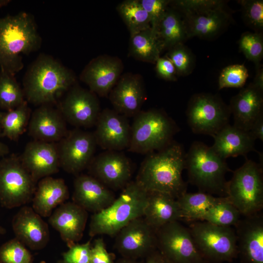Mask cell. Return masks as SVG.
Returning a JSON list of instances; mask_svg holds the SVG:
<instances>
[{"label": "cell", "mask_w": 263, "mask_h": 263, "mask_svg": "<svg viewBox=\"0 0 263 263\" xmlns=\"http://www.w3.org/2000/svg\"><path fill=\"white\" fill-rule=\"evenodd\" d=\"M241 215L239 210L225 196L222 201L207 211L200 221L220 226L231 227L236 225Z\"/></svg>", "instance_id": "36"}, {"label": "cell", "mask_w": 263, "mask_h": 263, "mask_svg": "<svg viewBox=\"0 0 263 263\" xmlns=\"http://www.w3.org/2000/svg\"><path fill=\"white\" fill-rule=\"evenodd\" d=\"M87 168L90 175L110 189H122L131 181L132 163L119 151H106L94 157Z\"/></svg>", "instance_id": "15"}, {"label": "cell", "mask_w": 263, "mask_h": 263, "mask_svg": "<svg viewBox=\"0 0 263 263\" xmlns=\"http://www.w3.org/2000/svg\"><path fill=\"white\" fill-rule=\"evenodd\" d=\"M226 197L241 215L259 213L263 207V164L246 159L227 182Z\"/></svg>", "instance_id": "7"}, {"label": "cell", "mask_w": 263, "mask_h": 263, "mask_svg": "<svg viewBox=\"0 0 263 263\" xmlns=\"http://www.w3.org/2000/svg\"><path fill=\"white\" fill-rule=\"evenodd\" d=\"M214 143L212 150L222 158L245 156L255 151V141L249 131H245L234 125L227 124L212 136Z\"/></svg>", "instance_id": "28"}, {"label": "cell", "mask_w": 263, "mask_h": 263, "mask_svg": "<svg viewBox=\"0 0 263 263\" xmlns=\"http://www.w3.org/2000/svg\"><path fill=\"white\" fill-rule=\"evenodd\" d=\"M256 74L253 82L257 88L263 91V69L261 65L256 67Z\"/></svg>", "instance_id": "49"}, {"label": "cell", "mask_w": 263, "mask_h": 263, "mask_svg": "<svg viewBox=\"0 0 263 263\" xmlns=\"http://www.w3.org/2000/svg\"><path fill=\"white\" fill-rule=\"evenodd\" d=\"M229 106L217 95L198 93L193 95L186 111L187 121L197 134L213 136L229 124Z\"/></svg>", "instance_id": "10"}, {"label": "cell", "mask_w": 263, "mask_h": 263, "mask_svg": "<svg viewBox=\"0 0 263 263\" xmlns=\"http://www.w3.org/2000/svg\"><path fill=\"white\" fill-rule=\"evenodd\" d=\"M188 229L206 263L230 262L237 256L236 231L231 227L220 226L203 221L191 224Z\"/></svg>", "instance_id": "8"}, {"label": "cell", "mask_w": 263, "mask_h": 263, "mask_svg": "<svg viewBox=\"0 0 263 263\" xmlns=\"http://www.w3.org/2000/svg\"><path fill=\"white\" fill-rule=\"evenodd\" d=\"M182 15L188 38L197 37L210 39L217 37L226 29L232 19L226 5Z\"/></svg>", "instance_id": "21"}, {"label": "cell", "mask_w": 263, "mask_h": 263, "mask_svg": "<svg viewBox=\"0 0 263 263\" xmlns=\"http://www.w3.org/2000/svg\"><path fill=\"white\" fill-rule=\"evenodd\" d=\"M117 10L130 35L151 27L149 16L139 0H124L118 4Z\"/></svg>", "instance_id": "34"}, {"label": "cell", "mask_w": 263, "mask_h": 263, "mask_svg": "<svg viewBox=\"0 0 263 263\" xmlns=\"http://www.w3.org/2000/svg\"><path fill=\"white\" fill-rule=\"evenodd\" d=\"M123 69V63L118 57L101 55L87 64L80 79L96 95L107 97L121 76Z\"/></svg>", "instance_id": "16"}, {"label": "cell", "mask_w": 263, "mask_h": 263, "mask_svg": "<svg viewBox=\"0 0 263 263\" xmlns=\"http://www.w3.org/2000/svg\"><path fill=\"white\" fill-rule=\"evenodd\" d=\"M240 50L249 61L259 66L263 57V36L262 33L249 31L243 33L238 41Z\"/></svg>", "instance_id": "37"}, {"label": "cell", "mask_w": 263, "mask_h": 263, "mask_svg": "<svg viewBox=\"0 0 263 263\" xmlns=\"http://www.w3.org/2000/svg\"><path fill=\"white\" fill-rule=\"evenodd\" d=\"M37 183L23 166L19 156L0 158V204L8 209L32 202Z\"/></svg>", "instance_id": "9"}, {"label": "cell", "mask_w": 263, "mask_h": 263, "mask_svg": "<svg viewBox=\"0 0 263 263\" xmlns=\"http://www.w3.org/2000/svg\"><path fill=\"white\" fill-rule=\"evenodd\" d=\"M164 49L157 32L151 27L130 35L129 53L137 60L155 64Z\"/></svg>", "instance_id": "30"}, {"label": "cell", "mask_w": 263, "mask_h": 263, "mask_svg": "<svg viewBox=\"0 0 263 263\" xmlns=\"http://www.w3.org/2000/svg\"></svg>", "instance_id": "55"}, {"label": "cell", "mask_w": 263, "mask_h": 263, "mask_svg": "<svg viewBox=\"0 0 263 263\" xmlns=\"http://www.w3.org/2000/svg\"><path fill=\"white\" fill-rule=\"evenodd\" d=\"M76 83L74 73L51 56L40 54L23 80L26 101L36 106L53 105Z\"/></svg>", "instance_id": "2"}, {"label": "cell", "mask_w": 263, "mask_h": 263, "mask_svg": "<svg viewBox=\"0 0 263 263\" xmlns=\"http://www.w3.org/2000/svg\"><path fill=\"white\" fill-rule=\"evenodd\" d=\"M41 44L37 24L29 13L0 18V68L14 75L24 66L21 55L37 51Z\"/></svg>", "instance_id": "3"}, {"label": "cell", "mask_w": 263, "mask_h": 263, "mask_svg": "<svg viewBox=\"0 0 263 263\" xmlns=\"http://www.w3.org/2000/svg\"><path fill=\"white\" fill-rule=\"evenodd\" d=\"M229 107L233 116V125L248 132L263 114V91L251 83L232 97Z\"/></svg>", "instance_id": "26"}, {"label": "cell", "mask_w": 263, "mask_h": 263, "mask_svg": "<svg viewBox=\"0 0 263 263\" xmlns=\"http://www.w3.org/2000/svg\"><path fill=\"white\" fill-rule=\"evenodd\" d=\"M115 198L111 189L90 175H78L74 180L72 201L88 212L102 211Z\"/></svg>", "instance_id": "25"}, {"label": "cell", "mask_w": 263, "mask_h": 263, "mask_svg": "<svg viewBox=\"0 0 263 263\" xmlns=\"http://www.w3.org/2000/svg\"><path fill=\"white\" fill-rule=\"evenodd\" d=\"M108 96L114 111L127 117L135 116L146 99L141 76L131 73L122 75Z\"/></svg>", "instance_id": "19"}, {"label": "cell", "mask_w": 263, "mask_h": 263, "mask_svg": "<svg viewBox=\"0 0 263 263\" xmlns=\"http://www.w3.org/2000/svg\"><path fill=\"white\" fill-rule=\"evenodd\" d=\"M238 253L244 263H263V216H245L235 225Z\"/></svg>", "instance_id": "23"}, {"label": "cell", "mask_w": 263, "mask_h": 263, "mask_svg": "<svg viewBox=\"0 0 263 263\" xmlns=\"http://www.w3.org/2000/svg\"><path fill=\"white\" fill-rule=\"evenodd\" d=\"M66 123L58 108L42 105L31 113L27 131L33 140L57 143L68 132Z\"/></svg>", "instance_id": "24"}, {"label": "cell", "mask_w": 263, "mask_h": 263, "mask_svg": "<svg viewBox=\"0 0 263 263\" xmlns=\"http://www.w3.org/2000/svg\"><path fill=\"white\" fill-rule=\"evenodd\" d=\"M139 1L149 16L151 28L157 32L159 23L171 0H139Z\"/></svg>", "instance_id": "44"}, {"label": "cell", "mask_w": 263, "mask_h": 263, "mask_svg": "<svg viewBox=\"0 0 263 263\" xmlns=\"http://www.w3.org/2000/svg\"><path fill=\"white\" fill-rule=\"evenodd\" d=\"M88 218L85 209L73 201L65 202L53 211L48 223L68 247L82 239Z\"/></svg>", "instance_id": "22"}, {"label": "cell", "mask_w": 263, "mask_h": 263, "mask_svg": "<svg viewBox=\"0 0 263 263\" xmlns=\"http://www.w3.org/2000/svg\"><path fill=\"white\" fill-rule=\"evenodd\" d=\"M60 168L78 174L87 168L97 145L94 132L75 128L57 142Z\"/></svg>", "instance_id": "12"}, {"label": "cell", "mask_w": 263, "mask_h": 263, "mask_svg": "<svg viewBox=\"0 0 263 263\" xmlns=\"http://www.w3.org/2000/svg\"><path fill=\"white\" fill-rule=\"evenodd\" d=\"M69 197V189L62 178L47 176L38 182L32 207L42 217H49L54 209Z\"/></svg>", "instance_id": "27"}, {"label": "cell", "mask_w": 263, "mask_h": 263, "mask_svg": "<svg viewBox=\"0 0 263 263\" xmlns=\"http://www.w3.org/2000/svg\"><path fill=\"white\" fill-rule=\"evenodd\" d=\"M179 131L175 122L158 110L140 111L134 116L128 149L138 153H150L160 150L173 140Z\"/></svg>", "instance_id": "6"}, {"label": "cell", "mask_w": 263, "mask_h": 263, "mask_svg": "<svg viewBox=\"0 0 263 263\" xmlns=\"http://www.w3.org/2000/svg\"><path fill=\"white\" fill-rule=\"evenodd\" d=\"M19 157L37 183L58 172L60 168L57 143L33 140L26 145Z\"/></svg>", "instance_id": "18"}, {"label": "cell", "mask_w": 263, "mask_h": 263, "mask_svg": "<svg viewBox=\"0 0 263 263\" xmlns=\"http://www.w3.org/2000/svg\"><path fill=\"white\" fill-rule=\"evenodd\" d=\"M2 112L0 111V134H1L0 119ZM9 153V149L7 145L0 141V158L7 155Z\"/></svg>", "instance_id": "50"}, {"label": "cell", "mask_w": 263, "mask_h": 263, "mask_svg": "<svg viewBox=\"0 0 263 263\" xmlns=\"http://www.w3.org/2000/svg\"><path fill=\"white\" fill-rule=\"evenodd\" d=\"M242 10V18L245 24L255 32L263 30V0H238Z\"/></svg>", "instance_id": "40"}, {"label": "cell", "mask_w": 263, "mask_h": 263, "mask_svg": "<svg viewBox=\"0 0 263 263\" xmlns=\"http://www.w3.org/2000/svg\"><path fill=\"white\" fill-rule=\"evenodd\" d=\"M157 249L172 263H207L188 228L175 221L156 230Z\"/></svg>", "instance_id": "11"}, {"label": "cell", "mask_w": 263, "mask_h": 263, "mask_svg": "<svg viewBox=\"0 0 263 263\" xmlns=\"http://www.w3.org/2000/svg\"><path fill=\"white\" fill-rule=\"evenodd\" d=\"M254 140H263V114L261 115L254 122L249 131Z\"/></svg>", "instance_id": "47"}, {"label": "cell", "mask_w": 263, "mask_h": 263, "mask_svg": "<svg viewBox=\"0 0 263 263\" xmlns=\"http://www.w3.org/2000/svg\"><path fill=\"white\" fill-rule=\"evenodd\" d=\"M31 114L26 101L14 109L2 112L1 135L13 141L17 140L27 130Z\"/></svg>", "instance_id": "33"}, {"label": "cell", "mask_w": 263, "mask_h": 263, "mask_svg": "<svg viewBox=\"0 0 263 263\" xmlns=\"http://www.w3.org/2000/svg\"><path fill=\"white\" fill-rule=\"evenodd\" d=\"M114 263H140L137 260L122 257L118 259Z\"/></svg>", "instance_id": "51"}, {"label": "cell", "mask_w": 263, "mask_h": 263, "mask_svg": "<svg viewBox=\"0 0 263 263\" xmlns=\"http://www.w3.org/2000/svg\"><path fill=\"white\" fill-rule=\"evenodd\" d=\"M75 84L59 102L58 109L67 123L76 128L95 126L101 112L96 95Z\"/></svg>", "instance_id": "13"}, {"label": "cell", "mask_w": 263, "mask_h": 263, "mask_svg": "<svg viewBox=\"0 0 263 263\" xmlns=\"http://www.w3.org/2000/svg\"><path fill=\"white\" fill-rule=\"evenodd\" d=\"M12 226L15 238L32 250L42 249L49 242L48 225L32 207H21L13 217Z\"/></svg>", "instance_id": "20"}, {"label": "cell", "mask_w": 263, "mask_h": 263, "mask_svg": "<svg viewBox=\"0 0 263 263\" xmlns=\"http://www.w3.org/2000/svg\"><path fill=\"white\" fill-rule=\"evenodd\" d=\"M148 192L131 181L107 208L91 216L89 235L114 236L132 221L143 217Z\"/></svg>", "instance_id": "4"}, {"label": "cell", "mask_w": 263, "mask_h": 263, "mask_svg": "<svg viewBox=\"0 0 263 263\" xmlns=\"http://www.w3.org/2000/svg\"><path fill=\"white\" fill-rule=\"evenodd\" d=\"M114 254L107 250L102 238L96 239L91 248V263H114Z\"/></svg>", "instance_id": "45"}, {"label": "cell", "mask_w": 263, "mask_h": 263, "mask_svg": "<svg viewBox=\"0 0 263 263\" xmlns=\"http://www.w3.org/2000/svg\"><path fill=\"white\" fill-rule=\"evenodd\" d=\"M165 56L173 63L178 76H187L194 68V56L184 43H179L169 49Z\"/></svg>", "instance_id": "38"}, {"label": "cell", "mask_w": 263, "mask_h": 263, "mask_svg": "<svg viewBox=\"0 0 263 263\" xmlns=\"http://www.w3.org/2000/svg\"><path fill=\"white\" fill-rule=\"evenodd\" d=\"M10 1V0H0V8L7 5Z\"/></svg>", "instance_id": "52"}, {"label": "cell", "mask_w": 263, "mask_h": 263, "mask_svg": "<svg viewBox=\"0 0 263 263\" xmlns=\"http://www.w3.org/2000/svg\"><path fill=\"white\" fill-rule=\"evenodd\" d=\"M94 134L96 144L106 151H119L128 149L131 126L127 117L114 110L101 111Z\"/></svg>", "instance_id": "17"}, {"label": "cell", "mask_w": 263, "mask_h": 263, "mask_svg": "<svg viewBox=\"0 0 263 263\" xmlns=\"http://www.w3.org/2000/svg\"><path fill=\"white\" fill-rule=\"evenodd\" d=\"M146 263H172L156 249L146 257Z\"/></svg>", "instance_id": "48"}, {"label": "cell", "mask_w": 263, "mask_h": 263, "mask_svg": "<svg viewBox=\"0 0 263 263\" xmlns=\"http://www.w3.org/2000/svg\"><path fill=\"white\" fill-rule=\"evenodd\" d=\"M39 263H46L45 261H41Z\"/></svg>", "instance_id": "54"}, {"label": "cell", "mask_w": 263, "mask_h": 263, "mask_svg": "<svg viewBox=\"0 0 263 263\" xmlns=\"http://www.w3.org/2000/svg\"><path fill=\"white\" fill-rule=\"evenodd\" d=\"M115 236L114 246L122 257L138 260L157 249L156 230L143 217L132 221Z\"/></svg>", "instance_id": "14"}, {"label": "cell", "mask_w": 263, "mask_h": 263, "mask_svg": "<svg viewBox=\"0 0 263 263\" xmlns=\"http://www.w3.org/2000/svg\"><path fill=\"white\" fill-rule=\"evenodd\" d=\"M33 258L26 246L15 238L0 247V263H33Z\"/></svg>", "instance_id": "39"}, {"label": "cell", "mask_w": 263, "mask_h": 263, "mask_svg": "<svg viewBox=\"0 0 263 263\" xmlns=\"http://www.w3.org/2000/svg\"><path fill=\"white\" fill-rule=\"evenodd\" d=\"M155 64L156 74L160 78L169 81L177 80L178 76L175 67L166 56L160 57Z\"/></svg>", "instance_id": "46"}, {"label": "cell", "mask_w": 263, "mask_h": 263, "mask_svg": "<svg viewBox=\"0 0 263 263\" xmlns=\"http://www.w3.org/2000/svg\"><path fill=\"white\" fill-rule=\"evenodd\" d=\"M225 197H215L212 194L198 191L181 195L176 199L182 219L200 220L204 214L213 206L222 201Z\"/></svg>", "instance_id": "31"}, {"label": "cell", "mask_w": 263, "mask_h": 263, "mask_svg": "<svg viewBox=\"0 0 263 263\" xmlns=\"http://www.w3.org/2000/svg\"><path fill=\"white\" fill-rule=\"evenodd\" d=\"M26 101L23 89L14 75L0 68V108L14 109Z\"/></svg>", "instance_id": "35"}, {"label": "cell", "mask_w": 263, "mask_h": 263, "mask_svg": "<svg viewBox=\"0 0 263 263\" xmlns=\"http://www.w3.org/2000/svg\"><path fill=\"white\" fill-rule=\"evenodd\" d=\"M186 154L182 145L172 141L163 149L149 153L135 181L147 191L164 192L177 199L187 189L182 176Z\"/></svg>", "instance_id": "1"}, {"label": "cell", "mask_w": 263, "mask_h": 263, "mask_svg": "<svg viewBox=\"0 0 263 263\" xmlns=\"http://www.w3.org/2000/svg\"><path fill=\"white\" fill-rule=\"evenodd\" d=\"M164 49H169L188 39L182 14L174 8L167 9L157 28Z\"/></svg>", "instance_id": "32"}, {"label": "cell", "mask_w": 263, "mask_h": 263, "mask_svg": "<svg viewBox=\"0 0 263 263\" xmlns=\"http://www.w3.org/2000/svg\"><path fill=\"white\" fill-rule=\"evenodd\" d=\"M143 218L155 230L182 219L176 199L158 191L148 192Z\"/></svg>", "instance_id": "29"}, {"label": "cell", "mask_w": 263, "mask_h": 263, "mask_svg": "<svg viewBox=\"0 0 263 263\" xmlns=\"http://www.w3.org/2000/svg\"><path fill=\"white\" fill-rule=\"evenodd\" d=\"M248 77V71L243 64H232L225 67L218 79L219 89L242 88Z\"/></svg>", "instance_id": "41"}, {"label": "cell", "mask_w": 263, "mask_h": 263, "mask_svg": "<svg viewBox=\"0 0 263 263\" xmlns=\"http://www.w3.org/2000/svg\"><path fill=\"white\" fill-rule=\"evenodd\" d=\"M185 169L188 181L199 191L226 196L225 176L230 170L225 159L200 141L193 142L186 154Z\"/></svg>", "instance_id": "5"}, {"label": "cell", "mask_w": 263, "mask_h": 263, "mask_svg": "<svg viewBox=\"0 0 263 263\" xmlns=\"http://www.w3.org/2000/svg\"><path fill=\"white\" fill-rule=\"evenodd\" d=\"M6 232V229L0 225V234H4Z\"/></svg>", "instance_id": "53"}, {"label": "cell", "mask_w": 263, "mask_h": 263, "mask_svg": "<svg viewBox=\"0 0 263 263\" xmlns=\"http://www.w3.org/2000/svg\"><path fill=\"white\" fill-rule=\"evenodd\" d=\"M91 240L83 244L72 245L62 253V259L59 263H91Z\"/></svg>", "instance_id": "43"}, {"label": "cell", "mask_w": 263, "mask_h": 263, "mask_svg": "<svg viewBox=\"0 0 263 263\" xmlns=\"http://www.w3.org/2000/svg\"><path fill=\"white\" fill-rule=\"evenodd\" d=\"M225 1L221 0H177L170 3L182 14L201 12L225 6Z\"/></svg>", "instance_id": "42"}]
</instances>
